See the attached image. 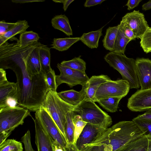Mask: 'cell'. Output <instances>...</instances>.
Segmentation results:
<instances>
[{
	"mask_svg": "<svg viewBox=\"0 0 151 151\" xmlns=\"http://www.w3.org/2000/svg\"><path fill=\"white\" fill-rule=\"evenodd\" d=\"M33 119L35 128V142L37 151H54V141L38 122Z\"/></svg>",
	"mask_w": 151,
	"mask_h": 151,
	"instance_id": "5bb4252c",
	"label": "cell"
},
{
	"mask_svg": "<svg viewBox=\"0 0 151 151\" xmlns=\"http://www.w3.org/2000/svg\"><path fill=\"white\" fill-rule=\"evenodd\" d=\"M79 151H112L109 145L100 143H93L86 145Z\"/></svg>",
	"mask_w": 151,
	"mask_h": 151,
	"instance_id": "836d02e7",
	"label": "cell"
},
{
	"mask_svg": "<svg viewBox=\"0 0 151 151\" xmlns=\"http://www.w3.org/2000/svg\"><path fill=\"white\" fill-rule=\"evenodd\" d=\"M87 87V83L86 85L82 86L81 90L79 91L71 89L61 91L58 93V94L65 102L72 106H76L85 99Z\"/></svg>",
	"mask_w": 151,
	"mask_h": 151,
	"instance_id": "2e32d148",
	"label": "cell"
},
{
	"mask_svg": "<svg viewBox=\"0 0 151 151\" xmlns=\"http://www.w3.org/2000/svg\"><path fill=\"white\" fill-rule=\"evenodd\" d=\"M151 150V136H143L127 144L116 151H150Z\"/></svg>",
	"mask_w": 151,
	"mask_h": 151,
	"instance_id": "e0dca14e",
	"label": "cell"
},
{
	"mask_svg": "<svg viewBox=\"0 0 151 151\" xmlns=\"http://www.w3.org/2000/svg\"><path fill=\"white\" fill-rule=\"evenodd\" d=\"M122 98L121 97H110L100 100L97 102L107 111L114 113L117 111L119 102Z\"/></svg>",
	"mask_w": 151,
	"mask_h": 151,
	"instance_id": "4316f807",
	"label": "cell"
},
{
	"mask_svg": "<svg viewBox=\"0 0 151 151\" xmlns=\"http://www.w3.org/2000/svg\"><path fill=\"white\" fill-rule=\"evenodd\" d=\"M130 41L119 28L115 42L113 52L125 55L126 46Z\"/></svg>",
	"mask_w": 151,
	"mask_h": 151,
	"instance_id": "484cf974",
	"label": "cell"
},
{
	"mask_svg": "<svg viewBox=\"0 0 151 151\" xmlns=\"http://www.w3.org/2000/svg\"><path fill=\"white\" fill-rule=\"evenodd\" d=\"M0 151H23L22 145L14 139H6L0 144Z\"/></svg>",
	"mask_w": 151,
	"mask_h": 151,
	"instance_id": "4dcf8cb0",
	"label": "cell"
},
{
	"mask_svg": "<svg viewBox=\"0 0 151 151\" xmlns=\"http://www.w3.org/2000/svg\"><path fill=\"white\" fill-rule=\"evenodd\" d=\"M47 83L49 90L53 91H57V86L56 77L54 70H51L45 74Z\"/></svg>",
	"mask_w": 151,
	"mask_h": 151,
	"instance_id": "d590c367",
	"label": "cell"
},
{
	"mask_svg": "<svg viewBox=\"0 0 151 151\" xmlns=\"http://www.w3.org/2000/svg\"><path fill=\"white\" fill-rule=\"evenodd\" d=\"M81 56L75 57L71 60L62 61L60 64L70 68L85 73L86 63L81 58Z\"/></svg>",
	"mask_w": 151,
	"mask_h": 151,
	"instance_id": "83f0119b",
	"label": "cell"
},
{
	"mask_svg": "<svg viewBox=\"0 0 151 151\" xmlns=\"http://www.w3.org/2000/svg\"><path fill=\"white\" fill-rule=\"evenodd\" d=\"M140 45L146 53L151 52V27L147 29L140 39Z\"/></svg>",
	"mask_w": 151,
	"mask_h": 151,
	"instance_id": "e575fe53",
	"label": "cell"
},
{
	"mask_svg": "<svg viewBox=\"0 0 151 151\" xmlns=\"http://www.w3.org/2000/svg\"><path fill=\"white\" fill-rule=\"evenodd\" d=\"M74 126V143L75 144L78 138L87 123L84 121L79 114H75L73 117Z\"/></svg>",
	"mask_w": 151,
	"mask_h": 151,
	"instance_id": "1f68e13d",
	"label": "cell"
},
{
	"mask_svg": "<svg viewBox=\"0 0 151 151\" xmlns=\"http://www.w3.org/2000/svg\"><path fill=\"white\" fill-rule=\"evenodd\" d=\"M41 44L33 50L27 60V69L32 75L38 74L42 71L39 57V47Z\"/></svg>",
	"mask_w": 151,
	"mask_h": 151,
	"instance_id": "44dd1931",
	"label": "cell"
},
{
	"mask_svg": "<svg viewBox=\"0 0 151 151\" xmlns=\"http://www.w3.org/2000/svg\"><path fill=\"white\" fill-rule=\"evenodd\" d=\"M30 115L28 109L19 106L0 109V133H11L15 128L22 125L25 119Z\"/></svg>",
	"mask_w": 151,
	"mask_h": 151,
	"instance_id": "8992f818",
	"label": "cell"
},
{
	"mask_svg": "<svg viewBox=\"0 0 151 151\" xmlns=\"http://www.w3.org/2000/svg\"><path fill=\"white\" fill-rule=\"evenodd\" d=\"M74 111L87 123L107 129L112 122L111 117L93 101L85 99L75 106Z\"/></svg>",
	"mask_w": 151,
	"mask_h": 151,
	"instance_id": "5b68a950",
	"label": "cell"
},
{
	"mask_svg": "<svg viewBox=\"0 0 151 151\" xmlns=\"http://www.w3.org/2000/svg\"><path fill=\"white\" fill-rule=\"evenodd\" d=\"M132 121L137 125L144 135L151 136V120L141 119L136 117Z\"/></svg>",
	"mask_w": 151,
	"mask_h": 151,
	"instance_id": "d6a6232c",
	"label": "cell"
},
{
	"mask_svg": "<svg viewBox=\"0 0 151 151\" xmlns=\"http://www.w3.org/2000/svg\"><path fill=\"white\" fill-rule=\"evenodd\" d=\"M119 25L109 27L106 30V34L102 40L104 47L110 52L114 51L115 42L119 28Z\"/></svg>",
	"mask_w": 151,
	"mask_h": 151,
	"instance_id": "cb8c5ba5",
	"label": "cell"
},
{
	"mask_svg": "<svg viewBox=\"0 0 151 151\" xmlns=\"http://www.w3.org/2000/svg\"><path fill=\"white\" fill-rule=\"evenodd\" d=\"M119 25V29L128 39L130 41L135 39L136 37L133 32L124 22L122 20Z\"/></svg>",
	"mask_w": 151,
	"mask_h": 151,
	"instance_id": "8d00e7d4",
	"label": "cell"
},
{
	"mask_svg": "<svg viewBox=\"0 0 151 151\" xmlns=\"http://www.w3.org/2000/svg\"><path fill=\"white\" fill-rule=\"evenodd\" d=\"M74 0H62L61 3L63 4V9L64 12H65L69 5Z\"/></svg>",
	"mask_w": 151,
	"mask_h": 151,
	"instance_id": "bcb514c9",
	"label": "cell"
},
{
	"mask_svg": "<svg viewBox=\"0 0 151 151\" xmlns=\"http://www.w3.org/2000/svg\"><path fill=\"white\" fill-rule=\"evenodd\" d=\"M144 135L132 120L122 121L106 129L93 143H100L110 145L112 151H116Z\"/></svg>",
	"mask_w": 151,
	"mask_h": 151,
	"instance_id": "7a4b0ae2",
	"label": "cell"
},
{
	"mask_svg": "<svg viewBox=\"0 0 151 151\" xmlns=\"http://www.w3.org/2000/svg\"><path fill=\"white\" fill-rule=\"evenodd\" d=\"M136 117L141 119L151 120V109L146 111L144 114L138 115Z\"/></svg>",
	"mask_w": 151,
	"mask_h": 151,
	"instance_id": "b9f144b4",
	"label": "cell"
},
{
	"mask_svg": "<svg viewBox=\"0 0 151 151\" xmlns=\"http://www.w3.org/2000/svg\"><path fill=\"white\" fill-rule=\"evenodd\" d=\"M40 44L34 42L24 46L18 42H7L0 46V68L9 69L15 73L19 106L35 112L41 107L50 90L45 75L42 71L32 75L29 72L27 61L33 50Z\"/></svg>",
	"mask_w": 151,
	"mask_h": 151,
	"instance_id": "6da1fadb",
	"label": "cell"
},
{
	"mask_svg": "<svg viewBox=\"0 0 151 151\" xmlns=\"http://www.w3.org/2000/svg\"><path fill=\"white\" fill-rule=\"evenodd\" d=\"M105 0H86L84 3L85 7H90L98 4H101Z\"/></svg>",
	"mask_w": 151,
	"mask_h": 151,
	"instance_id": "ab89813d",
	"label": "cell"
},
{
	"mask_svg": "<svg viewBox=\"0 0 151 151\" xmlns=\"http://www.w3.org/2000/svg\"><path fill=\"white\" fill-rule=\"evenodd\" d=\"M8 80L6 76V73L5 70L0 68V83Z\"/></svg>",
	"mask_w": 151,
	"mask_h": 151,
	"instance_id": "ee69618b",
	"label": "cell"
},
{
	"mask_svg": "<svg viewBox=\"0 0 151 151\" xmlns=\"http://www.w3.org/2000/svg\"><path fill=\"white\" fill-rule=\"evenodd\" d=\"M107 75H101L92 76L88 81L86 96L84 100L88 99L93 101L95 94L102 84L111 80Z\"/></svg>",
	"mask_w": 151,
	"mask_h": 151,
	"instance_id": "ac0fdd59",
	"label": "cell"
},
{
	"mask_svg": "<svg viewBox=\"0 0 151 151\" xmlns=\"http://www.w3.org/2000/svg\"><path fill=\"white\" fill-rule=\"evenodd\" d=\"M40 38L37 33L32 31H26L20 34L19 40H17L20 46H24L30 43L37 42Z\"/></svg>",
	"mask_w": 151,
	"mask_h": 151,
	"instance_id": "f546056e",
	"label": "cell"
},
{
	"mask_svg": "<svg viewBox=\"0 0 151 151\" xmlns=\"http://www.w3.org/2000/svg\"><path fill=\"white\" fill-rule=\"evenodd\" d=\"M16 23L15 25L12 28L4 34L0 35V46L9 39L14 38L16 35L25 32L29 27L28 22L25 20H18Z\"/></svg>",
	"mask_w": 151,
	"mask_h": 151,
	"instance_id": "d6986e66",
	"label": "cell"
},
{
	"mask_svg": "<svg viewBox=\"0 0 151 151\" xmlns=\"http://www.w3.org/2000/svg\"><path fill=\"white\" fill-rule=\"evenodd\" d=\"M16 23L6 22L4 20L0 21V35H2L11 29L16 24Z\"/></svg>",
	"mask_w": 151,
	"mask_h": 151,
	"instance_id": "74e56055",
	"label": "cell"
},
{
	"mask_svg": "<svg viewBox=\"0 0 151 151\" xmlns=\"http://www.w3.org/2000/svg\"><path fill=\"white\" fill-rule=\"evenodd\" d=\"M39 57L42 71L46 74L52 69L50 66V49L41 43L39 47Z\"/></svg>",
	"mask_w": 151,
	"mask_h": 151,
	"instance_id": "603a6c76",
	"label": "cell"
},
{
	"mask_svg": "<svg viewBox=\"0 0 151 151\" xmlns=\"http://www.w3.org/2000/svg\"><path fill=\"white\" fill-rule=\"evenodd\" d=\"M142 0H129L125 5L127 6V9L130 10L137 6Z\"/></svg>",
	"mask_w": 151,
	"mask_h": 151,
	"instance_id": "60d3db41",
	"label": "cell"
},
{
	"mask_svg": "<svg viewBox=\"0 0 151 151\" xmlns=\"http://www.w3.org/2000/svg\"><path fill=\"white\" fill-rule=\"evenodd\" d=\"M45 1L43 0H12V1L16 3L23 4L30 2H42Z\"/></svg>",
	"mask_w": 151,
	"mask_h": 151,
	"instance_id": "7bdbcfd3",
	"label": "cell"
},
{
	"mask_svg": "<svg viewBox=\"0 0 151 151\" xmlns=\"http://www.w3.org/2000/svg\"><path fill=\"white\" fill-rule=\"evenodd\" d=\"M57 67L60 74L56 75V81L57 87L60 84L65 83L70 88L78 85L85 86L89 78L86 73L72 69L58 63Z\"/></svg>",
	"mask_w": 151,
	"mask_h": 151,
	"instance_id": "9c48e42d",
	"label": "cell"
},
{
	"mask_svg": "<svg viewBox=\"0 0 151 151\" xmlns=\"http://www.w3.org/2000/svg\"><path fill=\"white\" fill-rule=\"evenodd\" d=\"M51 23L54 29L62 31L69 37L73 35L69 20L65 15L60 14L54 16L51 19Z\"/></svg>",
	"mask_w": 151,
	"mask_h": 151,
	"instance_id": "ffe728a7",
	"label": "cell"
},
{
	"mask_svg": "<svg viewBox=\"0 0 151 151\" xmlns=\"http://www.w3.org/2000/svg\"><path fill=\"white\" fill-rule=\"evenodd\" d=\"M66 151H79L75 144L68 143Z\"/></svg>",
	"mask_w": 151,
	"mask_h": 151,
	"instance_id": "f6af8a7d",
	"label": "cell"
},
{
	"mask_svg": "<svg viewBox=\"0 0 151 151\" xmlns=\"http://www.w3.org/2000/svg\"><path fill=\"white\" fill-rule=\"evenodd\" d=\"M122 20L132 30L136 38L140 39L149 27L144 15L139 11L134 10L126 14L122 17Z\"/></svg>",
	"mask_w": 151,
	"mask_h": 151,
	"instance_id": "8fae6325",
	"label": "cell"
},
{
	"mask_svg": "<svg viewBox=\"0 0 151 151\" xmlns=\"http://www.w3.org/2000/svg\"><path fill=\"white\" fill-rule=\"evenodd\" d=\"M74 107L62 99L57 91L50 90L41 107L49 114L67 142L65 131L66 115L69 112L74 110Z\"/></svg>",
	"mask_w": 151,
	"mask_h": 151,
	"instance_id": "3957f363",
	"label": "cell"
},
{
	"mask_svg": "<svg viewBox=\"0 0 151 151\" xmlns=\"http://www.w3.org/2000/svg\"><path fill=\"white\" fill-rule=\"evenodd\" d=\"M130 86L129 83L122 79L111 80L101 84L97 90L93 101H98L110 97L123 98L128 93Z\"/></svg>",
	"mask_w": 151,
	"mask_h": 151,
	"instance_id": "52a82bcc",
	"label": "cell"
},
{
	"mask_svg": "<svg viewBox=\"0 0 151 151\" xmlns=\"http://www.w3.org/2000/svg\"><path fill=\"white\" fill-rule=\"evenodd\" d=\"M104 27L96 31L83 33L80 37V40L91 49L97 48L99 39L103 35L102 31Z\"/></svg>",
	"mask_w": 151,
	"mask_h": 151,
	"instance_id": "7402d4cb",
	"label": "cell"
},
{
	"mask_svg": "<svg viewBox=\"0 0 151 151\" xmlns=\"http://www.w3.org/2000/svg\"><path fill=\"white\" fill-rule=\"evenodd\" d=\"M127 107L134 112L143 111L151 109V88L137 91L128 99Z\"/></svg>",
	"mask_w": 151,
	"mask_h": 151,
	"instance_id": "30bf717a",
	"label": "cell"
},
{
	"mask_svg": "<svg viewBox=\"0 0 151 151\" xmlns=\"http://www.w3.org/2000/svg\"><path fill=\"white\" fill-rule=\"evenodd\" d=\"M53 145L54 151H64L59 144L55 141H54Z\"/></svg>",
	"mask_w": 151,
	"mask_h": 151,
	"instance_id": "c3c4849f",
	"label": "cell"
},
{
	"mask_svg": "<svg viewBox=\"0 0 151 151\" xmlns=\"http://www.w3.org/2000/svg\"><path fill=\"white\" fill-rule=\"evenodd\" d=\"M17 99L18 90L16 83L8 80L0 83V109L9 106L8 102L10 100L15 101L18 103Z\"/></svg>",
	"mask_w": 151,
	"mask_h": 151,
	"instance_id": "9a60e30c",
	"label": "cell"
},
{
	"mask_svg": "<svg viewBox=\"0 0 151 151\" xmlns=\"http://www.w3.org/2000/svg\"><path fill=\"white\" fill-rule=\"evenodd\" d=\"M105 129L87 123L78 138L75 145L80 150L85 145L92 143L105 131Z\"/></svg>",
	"mask_w": 151,
	"mask_h": 151,
	"instance_id": "4fadbf2b",
	"label": "cell"
},
{
	"mask_svg": "<svg viewBox=\"0 0 151 151\" xmlns=\"http://www.w3.org/2000/svg\"><path fill=\"white\" fill-rule=\"evenodd\" d=\"M79 40L80 39L79 37L54 38L51 45V48L59 51H65L68 50L72 45Z\"/></svg>",
	"mask_w": 151,
	"mask_h": 151,
	"instance_id": "d4e9b609",
	"label": "cell"
},
{
	"mask_svg": "<svg viewBox=\"0 0 151 151\" xmlns=\"http://www.w3.org/2000/svg\"><path fill=\"white\" fill-rule=\"evenodd\" d=\"M104 58L111 67L120 73L123 80L129 83L130 89H138L140 87L137 74L135 60L114 52H108Z\"/></svg>",
	"mask_w": 151,
	"mask_h": 151,
	"instance_id": "277c9868",
	"label": "cell"
},
{
	"mask_svg": "<svg viewBox=\"0 0 151 151\" xmlns=\"http://www.w3.org/2000/svg\"><path fill=\"white\" fill-rule=\"evenodd\" d=\"M137 74L141 90L151 88V60L144 58L135 60Z\"/></svg>",
	"mask_w": 151,
	"mask_h": 151,
	"instance_id": "7c38bea8",
	"label": "cell"
},
{
	"mask_svg": "<svg viewBox=\"0 0 151 151\" xmlns=\"http://www.w3.org/2000/svg\"><path fill=\"white\" fill-rule=\"evenodd\" d=\"M35 112V119L45 130L53 140L59 144L63 150L66 151L68 142L49 114L41 108Z\"/></svg>",
	"mask_w": 151,
	"mask_h": 151,
	"instance_id": "ba28073f",
	"label": "cell"
},
{
	"mask_svg": "<svg viewBox=\"0 0 151 151\" xmlns=\"http://www.w3.org/2000/svg\"><path fill=\"white\" fill-rule=\"evenodd\" d=\"M21 140L24 144L25 151H34L32 146L30 134L24 135L22 138Z\"/></svg>",
	"mask_w": 151,
	"mask_h": 151,
	"instance_id": "f35d334b",
	"label": "cell"
},
{
	"mask_svg": "<svg viewBox=\"0 0 151 151\" xmlns=\"http://www.w3.org/2000/svg\"><path fill=\"white\" fill-rule=\"evenodd\" d=\"M143 10L146 11L151 9V0L147 2L144 4L142 6Z\"/></svg>",
	"mask_w": 151,
	"mask_h": 151,
	"instance_id": "7dc6e473",
	"label": "cell"
},
{
	"mask_svg": "<svg viewBox=\"0 0 151 151\" xmlns=\"http://www.w3.org/2000/svg\"><path fill=\"white\" fill-rule=\"evenodd\" d=\"M74 110L68 112L66 115V122L65 131L67 140L68 143H74V126L73 122L74 116L76 114Z\"/></svg>",
	"mask_w": 151,
	"mask_h": 151,
	"instance_id": "f1b7e54d",
	"label": "cell"
},
{
	"mask_svg": "<svg viewBox=\"0 0 151 151\" xmlns=\"http://www.w3.org/2000/svg\"><path fill=\"white\" fill-rule=\"evenodd\" d=\"M150 151H151V150H150Z\"/></svg>",
	"mask_w": 151,
	"mask_h": 151,
	"instance_id": "681fc988",
	"label": "cell"
}]
</instances>
